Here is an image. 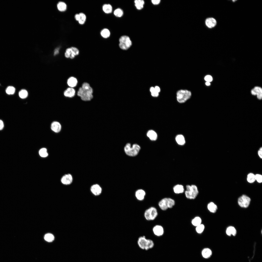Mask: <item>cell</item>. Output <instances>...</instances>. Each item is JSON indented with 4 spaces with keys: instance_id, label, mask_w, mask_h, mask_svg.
<instances>
[{
    "instance_id": "cell-1",
    "label": "cell",
    "mask_w": 262,
    "mask_h": 262,
    "mask_svg": "<svg viewBox=\"0 0 262 262\" xmlns=\"http://www.w3.org/2000/svg\"><path fill=\"white\" fill-rule=\"evenodd\" d=\"M93 90L90 84L87 82H84L82 87L79 89L77 95L81 99L84 101H90L93 98Z\"/></svg>"
},
{
    "instance_id": "cell-2",
    "label": "cell",
    "mask_w": 262,
    "mask_h": 262,
    "mask_svg": "<svg viewBox=\"0 0 262 262\" xmlns=\"http://www.w3.org/2000/svg\"><path fill=\"white\" fill-rule=\"evenodd\" d=\"M139 246L141 249L147 250L152 248L154 244L153 241L150 239H147L145 236H140L137 240Z\"/></svg>"
},
{
    "instance_id": "cell-3",
    "label": "cell",
    "mask_w": 262,
    "mask_h": 262,
    "mask_svg": "<svg viewBox=\"0 0 262 262\" xmlns=\"http://www.w3.org/2000/svg\"><path fill=\"white\" fill-rule=\"evenodd\" d=\"M141 149L140 146L137 144H133L131 146L130 143H127L124 147L125 153L127 155L133 157L137 156L139 153Z\"/></svg>"
},
{
    "instance_id": "cell-4",
    "label": "cell",
    "mask_w": 262,
    "mask_h": 262,
    "mask_svg": "<svg viewBox=\"0 0 262 262\" xmlns=\"http://www.w3.org/2000/svg\"><path fill=\"white\" fill-rule=\"evenodd\" d=\"M186 190L185 192L186 197L188 199H192L196 198L198 194V188L196 185L192 184L188 185L186 186Z\"/></svg>"
},
{
    "instance_id": "cell-5",
    "label": "cell",
    "mask_w": 262,
    "mask_h": 262,
    "mask_svg": "<svg viewBox=\"0 0 262 262\" xmlns=\"http://www.w3.org/2000/svg\"><path fill=\"white\" fill-rule=\"evenodd\" d=\"M175 204V202L174 200L169 198H163L158 203L159 207L163 211H165L169 208H172Z\"/></svg>"
},
{
    "instance_id": "cell-6",
    "label": "cell",
    "mask_w": 262,
    "mask_h": 262,
    "mask_svg": "<svg viewBox=\"0 0 262 262\" xmlns=\"http://www.w3.org/2000/svg\"><path fill=\"white\" fill-rule=\"evenodd\" d=\"M177 99L178 101L180 103L185 102L191 97V92L187 90H181L177 93Z\"/></svg>"
},
{
    "instance_id": "cell-7",
    "label": "cell",
    "mask_w": 262,
    "mask_h": 262,
    "mask_svg": "<svg viewBox=\"0 0 262 262\" xmlns=\"http://www.w3.org/2000/svg\"><path fill=\"white\" fill-rule=\"evenodd\" d=\"M158 215L156 208L154 206L150 207L145 211L144 216L145 219L148 221H152L155 220Z\"/></svg>"
},
{
    "instance_id": "cell-8",
    "label": "cell",
    "mask_w": 262,
    "mask_h": 262,
    "mask_svg": "<svg viewBox=\"0 0 262 262\" xmlns=\"http://www.w3.org/2000/svg\"><path fill=\"white\" fill-rule=\"evenodd\" d=\"M119 46L121 49L123 50L128 49L132 44V42L130 38L126 35L121 36L119 39Z\"/></svg>"
},
{
    "instance_id": "cell-9",
    "label": "cell",
    "mask_w": 262,
    "mask_h": 262,
    "mask_svg": "<svg viewBox=\"0 0 262 262\" xmlns=\"http://www.w3.org/2000/svg\"><path fill=\"white\" fill-rule=\"evenodd\" d=\"M251 201L250 198L247 196L243 195L238 199V202L239 205L241 207H247Z\"/></svg>"
},
{
    "instance_id": "cell-10",
    "label": "cell",
    "mask_w": 262,
    "mask_h": 262,
    "mask_svg": "<svg viewBox=\"0 0 262 262\" xmlns=\"http://www.w3.org/2000/svg\"><path fill=\"white\" fill-rule=\"evenodd\" d=\"M152 231L154 234L157 237L162 236L164 233L163 228L160 225H155L152 228Z\"/></svg>"
},
{
    "instance_id": "cell-11",
    "label": "cell",
    "mask_w": 262,
    "mask_h": 262,
    "mask_svg": "<svg viewBox=\"0 0 262 262\" xmlns=\"http://www.w3.org/2000/svg\"><path fill=\"white\" fill-rule=\"evenodd\" d=\"M73 178L72 175L70 174L64 175L61 179V182L63 184L68 185L71 184L72 182Z\"/></svg>"
},
{
    "instance_id": "cell-12",
    "label": "cell",
    "mask_w": 262,
    "mask_h": 262,
    "mask_svg": "<svg viewBox=\"0 0 262 262\" xmlns=\"http://www.w3.org/2000/svg\"><path fill=\"white\" fill-rule=\"evenodd\" d=\"M252 94L253 95H257V98L260 100L262 98V89L259 87L256 86L252 89L251 91Z\"/></svg>"
},
{
    "instance_id": "cell-13",
    "label": "cell",
    "mask_w": 262,
    "mask_h": 262,
    "mask_svg": "<svg viewBox=\"0 0 262 262\" xmlns=\"http://www.w3.org/2000/svg\"><path fill=\"white\" fill-rule=\"evenodd\" d=\"M92 193L95 196H98L101 193L102 189L99 185L97 184H94L92 185L90 188Z\"/></svg>"
},
{
    "instance_id": "cell-14",
    "label": "cell",
    "mask_w": 262,
    "mask_h": 262,
    "mask_svg": "<svg viewBox=\"0 0 262 262\" xmlns=\"http://www.w3.org/2000/svg\"><path fill=\"white\" fill-rule=\"evenodd\" d=\"M146 195L145 191L142 189L137 190L135 192V196L137 200L142 201L144 199Z\"/></svg>"
},
{
    "instance_id": "cell-15",
    "label": "cell",
    "mask_w": 262,
    "mask_h": 262,
    "mask_svg": "<svg viewBox=\"0 0 262 262\" xmlns=\"http://www.w3.org/2000/svg\"><path fill=\"white\" fill-rule=\"evenodd\" d=\"M76 91L74 88L69 87L64 91V95L66 97L72 98L75 95Z\"/></svg>"
},
{
    "instance_id": "cell-16",
    "label": "cell",
    "mask_w": 262,
    "mask_h": 262,
    "mask_svg": "<svg viewBox=\"0 0 262 262\" xmlns=\"http://www.w3.org/2000/svg\"><path fill=\"white\" fill-rule=\"evenodd\" d=\"M205 22L206 26L210 28L214 27L217 24L216 19L213 17L207 18L206 19Z\"/></svg>"
},
{
    "instance_id": "cell-17",
    "label": "cell",
    "mask_w": 262,
    "mask_h": 262,
    "mask_svg": "<svg viewBox=\"0 0 262 262\" xmlns=\"http://www.w3.org/2000/svg\"><path fill=\"white\" fill-rule=\"evenodd\" d=\"M78 81L77 79L74 76L69 77L67 80V83L69 87L74 88L78 84Z\"/></svg>"
},
{
    "instance_id": "cell-18",
    "label": "cell",
    "mask_w": 262,
    "mask_h": 262,
    "mask_svg": "<svg viewBox=\"0 0 262 262\" xmlns=\"http://www.w3.org/2000/svg\"><path fill=\"white\" fill-rule=\"evenodd\" d=\"M61 125L58 122L54 121L51 124V128L52 130L56 133L59 132L61 129Z\"/></svg>"
},
{
    "instance_id": "cell-19",
    "label": "cell",
    "mask_w": 262,
    "mask_h": 262,
    "mask_svg": "<svg viewBox=\"0 0 262 262\" xmlns=\"http://www.w3.org/2000/svg\"><path fill=\"white\" fill-rule=\"evenodd\" d=\"M147 136L150 140L152 141L156 140L157 138V133L155 131L152 130H149L147 131Z\"/></svg>"
},
{
    "instance_id": "cell-20",
    "label": "cell",
    "mask_w": 262,
    "mask_h": 262,
    "mask_svg": "<svg viewBox=\"0 0 262 262\" xmlns=\"http://www.w3.org/2000/svg\"><path fill=\"white\" fill-rule=\"evenodd\" d=\"M102 9L103 11L106 14L111 13L112 11V7L111 5L109 4H105L103 5Z\"/></svg>"
},
{
    "instance_id": "cell-21",
    "label": "cell",
    "mask_w": 262,
    "mask_h": 262,
    "mask_svg": "<svg viewBox=\"0 0 262 262\" xmlns=\"http://www.w3.org/2000/svg\"><path fill=\"white\" fill-rule=\"evenodd\" d=\"M174 192L176 194H179L183 193L184 191L183 186L181 184H177L173 187Z\"/></svg>"
},
{
    "instance_id": "cell-22",
    "label": "cell",
    "mask_w": 262,
    "mask_h": 262,
    "mask_svg": "<svg viewBox=\"0 0 262 262\" xmlns=\"http://www.w3.org/2000/svg\"><path fill=\"white\" fill-rule=\"evenodd\" d=\"M100 34L103 38L106 39L110 37V32L108 29L104 28L101 30L100 32Z\"/></svg>"
},
{
    "instance_id": "cell-23",
    "label": "cell",
    "mask_w": 262,
    "mask_h": 262,
    "mask_svg": "<svg viewBox=\"0 0 262 262\" xmlns=\"http://www.w3.org/2000/svg\"><path fill=\"white\" fill-rule=\"evenodd\" d=\"M175 140L177 143L180 145H183L185 143L184 138L182 135L180 134L177 135L176 137Z\"/></svg>"
},
{
    "instance_id": "cell-24",
    "label": "cell",
    "mask_w": 262,
    "mask_h": 262,
    "mask_svg": "<svg viewBox=\"0 0 262 262\" xmlns=\"http://www.w3.org/2000/svg\"><path fill=\"white\" fill-rule=\"evenodd\" d=\"M135 5L136 8L139 10L142 9L143 7L144 4L143 0H136L134 1Z\"/></svg>"
},
{
    "instance_id": "cell-25",
    "label": "cell",
    "mask_w": 262,
    "mask_h": 262,
    "mask_svg": "<svg viewBox=\"0 0 262 262\" xmlns=\"http://www.w3.org/2000/svg\"><path fill=\"white\" fill-rule=\"evenodd\" d=\"M212 254L211 250L208 248L204 249L202 250V253L203 256L205 258H209L211 255Z\"/></svg>"
},
{
    "instance_id": "cell-26",
    "label": "cell",
    "mask_w": 262,
    "mask_h": 262,
    "mask_svg": "<svg viewBox=\"0 0 262 262\" xmlns=\"http://www.w3.org/2000/svg\"><path fill=\"white\" fill-rule=\"evenodd\" d=\"M207 208L210 212L212 213H214L216 212L217 209V207L213 203L211 202L208 204L207 205Z\"/></svg>"
},
{
    "instance_id": "cell-27",
    "label": "cell",
    "mask_w": 262,
    "mask_h": 262,
    "mask_svg": "<svg viewBox=\"0 0 262 262\" xmlns=\"http://www.w3.org/2000/svg\"><path fill=\"white\" fill-rule=\"evenodd\" d=\"M226 233L229 236H230L231 235L235 236L236 234V231L234 227L230 226L227 229Z\"/></svg>"
},
{
    "instance_id": "cell-28",
    "label": "cell",
    "mask_w": 262,
    "mask_h": 262,
    "mask_svg": "<svg viewBox=\"0 0 262 262\" xmlns=\"http://www.w3.org/2000/svg\"><path fill=\"white\" fill-rule=\"evenodd\" d=\"M57 7L58 10L61 11H65L67 8L66 4L64 2H59L57 4Z\"/></svg>"
},
{
    "instance_id": "cell-29",
    "label": "cell",
    "mask_w": 262,
    "mask_h": 262,
    "mask_svg": "<svg viewBox=\"0 0 262 262\" xmlns=\"http://www.w3.org/2000/svg\"><path fill=\"white\" fill-rule=\"evenodd\" d=\"M202 220L198 216L192 219L191 221L192 224L194 226H197L201 224Z\"/></svg>"
},
{
    "instance_id": "cell-30",
    "label": "cell",
    "mask_w": 262,
    "mask_h": 262,
    "mask_svg": "<svg viewBox=\"0 0 262 262\" xmlns=\"http://www.w3.org/2000/svg\"><path fill=\"white\" fill-rule=\"evenodd\" d=\"M44 238L46 241L48 242H51L54 240V237L52 234L48 233L45 235Z\"/></svg>"
},
{
    "instance_id": "cell-31",
    "label": "cell",
    "mask_w": 262,
    "mask_h": 262,
    "mask_svg": "<svg viewBox=\"0 0 262 262\" xmlns=\"http://www.w3.org/2000/svg\"><path fill=\"white\" fill-rule=\"evenodd\" d=\"M28 95V91L25 89L21 90L19 93V97L22 99H25L26 98Z\"/></svg>"
},
{
    "instance_id": "cell-32",
    "label": "cell",
    "mask_w": 262,
    "mask_h": 262,
    "mask_svg": "<svg viewBox=\"0 0 262 262\" xmlns=\"http://www.w3.org/2000/svg\"><path fill=\"white\" fill-rule=\"evenodd\" d=\"M247 179L248 182L253 183L256 180L255 175L252 173H250L247 175Z\"/></svg>"
},
{
    "instance_id": "cell-33",
    "label": "cell",
    "mask_w": 262,
    "mask_h": 262,
    "mask_svg": "<svg viewBox=\"0 0 262 262\" xmlns=\"http://www.w3.org/2000/svg\"><path fill=\"white\" fill-rule=\"evenodd\" d=\"M114 14L116 17H121L123 14V10L120 8H117L114 11Z\"/></svg>"
},
{
    "instance_id": "cell-34",
    "label": "cell",
    "mask_w": 262,
    "mask_h": 262,
    "mask_svg": "<svg viewBox=\"0 0 262 262\" xmlns=\"http://www.w3.org/2000/svg\"><path fill=\"white\" fill-rule=\"evenodd\" d=\"M39 154L41 157H45L48 155L47 149L45 148H43L40 149L39 151Z\"/></svg>"
},
{
    "instance_id": "cell-35",
    "label": "cell",
    "mask_w": 262,
    "mask_h": 262,
    "mask_svg": "<svg viewBox=\"0 0 262 262\" xmlns=\"http://www.w3.org/2000/svg\"><path fill=\"white\" fill-rule=\"evenodd\" d=\"M15 91V88L13 87L9 86L8 87L6 90V93L8 95L14 94Z\"/></svg>"
},
{
    "instance_id": "cell-36",
    "label": "cell",
    "mask_w": 262,
    "mask_h": 262,
    "mask_svg": "<svg viewBox=\"0 0 262 262\" xmlns=\"http://www.w3.org/2000/svg\"><path fill=\"white\" fill-rule=\"evenodd\" d=\"M204 228L205 226L204 225L201 224L196 226V231L197 233L200 234L203 232Z\"/></svg>"
},
{
    "instance_id": "cell-37",
    "label": "cell",
    "mask_w": 262,
    "mask_h": 262,
    "mask_svg": "<svg viewBox=\"0 0 262 262\" xmlns=\"http://www.w3.org/2000/svg\"><path fill=\"white\" fill-rule=\"evenodd\" d=\"M70 48L72 52L71 54L74 55L75 56L79 54V49L77 48L72 47Z\"/></svg>"
},
{
    "instance_id": "cell-38",
    "label": "cell",
    "mask_w": 262,
    "mask_h": 262,
    "mask_svg": "<svg viewBox=\"0 0 262 262\" xmlns=\"http://www.w3.org/2000/svg\"><path fill=\"white\" fill-rule=\"evenodd\" d=\"M255 175V180L259 183H261L262 182V176L260 174H257Z\"/></svg>"
},
{
    "instance_id": "cell-39",
    "label": "cell",
    "mask_w": 262,
    "mask_h": 262,
    "mask_svg": "<svg viewBox=\"0 0 262 262\" xmlns=\"http://www.w3.org/2000/svg\"><path fill=\"white\" fill-rule=\"evenodd\" d=\"M205 80L207 82H210L213 80L212 77L209 75L206 76L204 78Z\"/></svg>"
},
{
    "instance_id": "cell-40",
    "label": "cell",
    "mask_w": 262,
    "mask_h": 262,
    "mask_svg": "<svg viewBox=\"0 0 262 262\" xmlns=\"http://www.w3.org/2000/svg\"><path fill=\"white\" fill-rule=\"evenodd\" d=\"M80 15V19L84 21H86V16L84 13L82 12H81L79 13Z\"/></svg>"
},
{
    "instance_id": "cell-41",
    "label": "cell",
    "mask_w": 262,
    "mask_h": 262,
    "mask_svg": "<svg viewBox=\"0 0 262 262\" xmlns=\"http://www.w3.org/2000/svg\"><path fill=\"white\" fill-rule=\"evenodd\" d=\"M152 3L154 5H157L160 3L161 0H151Z\"/></svg>"
},
{
    "instance_id": "cell-42",
    "label": "cell",
    "mask_w": 262,
    "mask_h": 262,
    "mask_svg": "<svg viewBox=\"0 0 262 262\" xmlns=\"http://www.w3.org/2000/svg\"><path fill=\"white\" fill-rule=\"evenodd\" d=\"M74 18L75 20L78 21L80 19V17L79 14H76L74 16Z\"/></svg>"
},
{
    "instance_id": "cell-43",
    "label": "cell",
    "mask_w": 262,
    "mask_h": 262,
    "mask_svg": "<svg viewBox=\"0 0 262 262\" xmlns=\"http://www.w3.org/2000/svg\"><path fill=\"white\" fill-rule=\"evenodd\" d=\"M262 147H261L259 150L258 151V154L259 156L260 157V158H262Z\"/></svg>"
},
{
    "instance_id": "cell-44",
    "label": "cell",
    "mask_w": 262,
    "mask_h": 262,
    "mask_svg": "<svg viewBox=\"0 0 262 262\" xmlns=\"http://www.w3.org/2000/svg\"><path fill=\"white\" fill-rule=\"evenodd\" d=\"M4 124L3 121L0 119V130H2L4 127Z\"/></svg>"
},
{
    "instance_id": "cell-45",
    "label": "cell",
    "mask_w": 262,
    "mask_h": 262,
    "mask_svg": "<svg viewBox=\"0 0 262 262\" xmlns=\"http://www.w3.org/2000/svg\"><path fill=\"white\" fill-rule=\"evenodd\" d=\"M151 95L153 97H157L159 95V93L155 91L154 92L151 93Z\"/></svg>"
},
{
    "instance_id": "cell-46",
    "label": "cell",
    "mask_w": 262,
    "mask_h": 262,
    "mask_svg": "<svg viewBox=\"0 0 262 262\" xmlns=\"http://www.w3.org/2000/svg\"><path fill=\"white\" fill-rule=\"evenodd\" d=\"M78 22L81 25H83L85 23L86 21L80 19Z\"/></svg>"
},
{
    "instance_id": "cell-47",
    "label": "cell",
    "mask_w": 262,
    "mask_h": 262,
    "mask_svg": "<svg viewBox=\"0 0 262 262\" xmlns=\"http://www.w3.org/2000/svg\"><path fill=\"white\" fill-rule=\"evenodd\" d=\"M155 91L159 93L160 91V88L158 86H156L154 88Z\"/></svg>"
},
{
    "instance_id": "cell-48",
    "label": "cell",
    "mask_w": 262,
    "mask_h": 262,
    "mask_svg": "<svg viewBox=\"0 0 262 262\" xmlns=\"http://www.w3.org/2000/svg\"><path fill=\"white\" fill-rule=\"evenodd\" d=\"M150 91L151 93H152L155 91L154 88L153 87H151L150 88Z\"/></svg>"
},
{
    "instance_id": "cell-49",
    "label": "cell",
    "mask_w": 262,
    "mask_h": 262,
    "mask_svg": "<svg viewBox=\"0 0 262 262\" xmlns=\"http://www.w3.org/2000/svg\"><path fill=\"white\" fill-rule=\"evenodd\" d=\"M59 52L58 50V49H57L55 50L54 52V54L56 55Z\"/></svg>"
},
{
    "instance_id": "cell-50",
    "label": "cell",
    "mask_w": 262,
    "mask_h": 262,
    "mask_svg": "<svg viewBox=\"0 0 262 262\" xmlns=\"http://www.w3.org/2000/svg\"><path fill=\"white\" fill-rule=\"evenodd\" d=\"M205 85L207 86H209L210 85V82H206L205 83Z\"/></svg>"
}]
</instances>
